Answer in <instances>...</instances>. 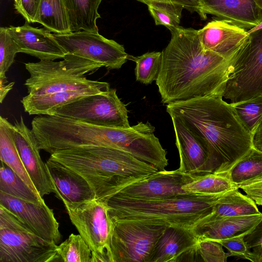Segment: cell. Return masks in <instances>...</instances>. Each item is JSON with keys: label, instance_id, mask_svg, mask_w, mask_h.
Wrapping results in <instances>:
<instances>
[{"label": "cell", "instance_id": "cell-19", "mask_svg": "<svg viewBox=\"0 0 262 262\" xmlns=\"http://www.w3.org/2000/svg\"><path fill=\"white\" fill-rule=\"evenodd\" d=\"M7 29L20 53L40 60L63 59L68 54L46 29L33 27L27 21L22 26H10Z\"/></svg>", "mask_w": 262, "mask_h": 262}, {"label": "cell", "instance_id": "cell-6", "mask_svg": "<svg viewBox=\"0 0 262 262\" xmlns=\"http://www.w3.org/2000/svg\"><path fill=\"white\" fill-rule=\"evenodd\" d=\"M57 248L0 205V262L60 261Z\"/></svg>", "mask_w": 262, "mask_h": 262}, {"label": "cell", "instance_id": "cell-41", "mask_svg": "<svg viewBox=\"0 0 262 262\" xmlns=\"http://www.w3.org/2000/svg\"><path fill=\"white\" fill-rule=\"evenodd\" d=\"M14 82H9L6 75L0 76V101L2 103L8 93L12 89Z\"/></svg>", "mask_w": 262, "mask_h": 262}, {"label": "cell", "instance_id": "cell-7", "mask_svg": "<svg viewBox=\"0 0 262 262\" xmlns=\"http://www.w3.org/2000/svg\"><path fill=\"white\" fill-rule=\"evenodd\" d=\"M262 96V29L249 34L233 61L223 97L235 103Z\"/></svg>", "mask_w": 262, "mask_h": 262}, {"label": "cell", "instance_id": "cell-39", "mask_svg": "<svg viewBox=\"0 0 262 262\" xmlns=\"http://www.w3.org/2000/svg\"><path fill=\"white\" fill-rule=\"evenodd\" d=\"M146 4L151 1H163L171 2L183 7L184 9L193 13L196 12L202 18V15L200 7V0H136Z\"/></svg>", "mask_w": 262, "mask_h": 262}, {"label": "cell", "instance_id": "cell-36", "mask_svg": "<svg viewBox=\"0 0 262 262\" xmlns=\"http://www.w3.org/2000/svg\"><path fill=\"white\" fill-rule=\"evenodd\" d=\"M244 236H237L217 242L227 249L231 256H237L248 259L250 249L247 246L244 241Z\"/></svg>", "mask_w": 262, "mask_h": 262}, {"label": "cell", "instance_id": "cell-21", "mask_svg": "<svg viewBox=\"0 0 262 262\" xmlns=\"http://www.w3.org/2000/svg\"><path fill=\"white\" fill-rule=\"evenodd\" d=\"M111 89L110 84L97 86L72 89L42 95L28 94L20 102L24 111L30 115H49L61 106L85 96L100 93Z\"/></svg>", "mask_w": 262, "mask_h": 262}, {"label": "cell", "instance_id": "cell-24", "mask_svg": "<svg viewBox=\"0 0 262 262\" xmlns=\"http://www.w3.org/2000/svg\"><path fill=\"white\" fill-rule=\"evenodd\" d=\"M102 0H63L72 32L84 30L98 33L96 20L100 18L98 9Z\"/></svg>", "mask_w": 262, "mask_h": 262}, {"label": "cell", "instance_id": "cell-8", "mask_svg": "<svg viewBox=\"0 0 262 262\" xmlns=\"http://www.w3.org/2000/svg\"><path fill=\"white\" fill-rule=\"evenodd\" d=\"M64 206L71 222L92 252V262H112L110 243L114 223L107 204L95 199Z\"/></svg>", "mask_w": 262, "mask_h": 262}, {"label": "cell", "instance_id": "cell-11", "mask_svg": "<svg viewBox=\"0 0 262 262\" xmlns=\"http://www.w3.org/2000/svg\"><path fill=\"white\" fill-rule=\"evenodd\" d=\"M53 35L68 53L89 59L108 70L120 69L128 59L123 45L98 33L82 30Z\"/></svg>", "mask_w": 262, "mask_h": 262}, {"label": "cell", "instance_id": "cell-33", "mask_svg": "<svg viewBox=\"0 0 262 262\" xmlns=\"http://www.w3.org/2000/svg\"><path fill=\"white\" fill-rule=\"evenodd\" d=\"M162 53L149 52L139 56H128V59L136 62L135 74L136 80L144 84L156 81L160 70Z\"/></svg>", "mask_w": 262, "mask_h": 262}, {"label": "cell", "instance_id": "cell-3", "mask_svg": "<svg viewBox=\"0 0 262 262\" xmlns=\"http://www.w3.org/2000/svg\"><path fill=\"white\" fill-rule=\"evenodd\" d=\"M49 158L83 177L96 199L104 202L124 187L158 171L127 152L108 146L71 147L54 151Z\"/></svg>", "mask_w": 262, "mask_h": 262}, {"label": "cell", "instance_id": "cell-14", "mask_svg": "<svg viewBox=\"0 0 262 262\" xmlns=\"http://www.w3.org/2000/svg\"><path fill=\"white\" fill-rule=\"evenodd\" d=\"M191 176L176 169L157 172L122 188L114 195L127 199L145 200L188 194L182 186L190 181Z\"/></svg>", "mask_w": 262, "mask_h": 262}, {"label": "cell", "instance_id": "cell-34", "mask_svg": "<svg viewBox=\"0 0 262 262\" xmlns=\"http://www.w3.org/2000/svg\"><path fill=\"white\" fill-rule=\"evenodd\" d=\"M19 48L9 33L7 27L0 28V76L6 73L13 63Z\"/></svg>", "mask_w": 262, "mask_h": 262}, {"label": "cell", "instance_id": "cell-12", "mask_svg": "<svg viewBox=\"0 0 262 262\" xmlns=\"http://www.w3.org/2000/svg\"><path fill=\"white\" fill-rule=\"evenodd\" d=\"M0 205L13 213L27 227L46 241L58 244L61 235L53 210L45 202L34 203L0 191Z\"/></svg>", "mask_w": 262, "mask_h": 262}, {"label": "cell", "instance_id": "cell-25", "mask_svg": "<svg viewBox=\"0 0 262 262\" xmlns=\"http://www.w3.org/2000/svg\"><path fill=\"white\" fill-rule=\"evenodd\" d=\"M0 156L1 161L9 166L37 195L40 196L17 151L13 137V125L2 116L0 117Z\"/></svg>", "mask_w": 262, "mask_h": 262}, {"label": "cell", "instance_id": "cell-22", "mask_svg": "<svg viewBox=\"0 0 262 262\" xmlns=\"http://www.w3.org/2000/svg\"><path fill=\"white\" fill-rule=\"evenodd\" d=\"M262 218L259 214L233 216L196 225L192 228L199 239L218 241L235 236L246 235Z\"/></svg>", "mask_w": 262, "mask_h": 262}, {"label": "cell", "instance_id": "cell-23", "mask_svg": "<svg viewBox=\"0 0 262 262\" xmlns=\"http://www.w3.org/2000/svg\"><path fill=\"white\" fill-rule=\"evenodd\" d=\"M260 213L254 201L236 188L223 194L215 203L212 213L197 225L229 217Z\"/></svg>", "mask_w": 262, "mask_h": 262}, {"label": "cell", "instance_id": "cell-27", "mask_svg": "<svg viewBox=\"0 0 262 262\" xmlns=\"http://www.w3.org/2000/svg\"><path fill=\"white\" fill-rule=\"evenodd\" d=\"M222 175L227 177L237 187L261 179L262 151L252 146L228 171Z\"/></svg>", "mask_w": 262, "mask_h": 262}, {"label": "cell", "instance_id": "cell-9", "mask_svg": "<svg viewBox=\"0 0 262 262\" xmlns=\"http://www.w3.org/2000/svg\"><path fill=\"white\" fill-rule=\"evenodd\" d=\"M126 105L116 89L85 96L52 111L49 115L71 118L90 124L111 128H128Z\"/></svg>", "mask_w": 262, "mask_h": 262}, {"label": "cell", "instance_id": "cell-32", "mask_svg": "<svg viewBox=\"0 0 262 262\" xmlns=\"http://www.w3.org/2000/svg\"><path fill=\"white\" fill-rule=\"evenodd\" d=\"M146 5L156 25L164 26L169 30L179 26L182 6L163 1H151Z\"/></svg>", "mask_w": 262, "mask_h": 262}, {"label": "cell", "instance_id": "cell-43", "mask_svg": "<svg viewBox=\"0 0 262 262\" xmlns=\"http://www.w3.org/2000/svg\"><path fill=\"white\" fill-rule=\"evenodd\" d=\"M252 145L254 148L262 151V129L253 136Z\"/></svg>", "mask_w": 262, "mask_h": 262}, {"label": "cell", "instance_id": "cell-46", "mask_svg": "<svg viewBox=\"0 0 262 262\" xmlns=\"http://www.w3.org/2000/svg\"><path fill=\"white\" fill-rule=\"evenodd\" d=\"M20 0H14V7L17 6L19 5Z\"/></svg>", "mask_w": 262, "mask_h": 262}, {"label": "cell", "instance_id": "cell-5", "mask_svg": "<svg viewBox=\"0 0 262 262\" xmlns=\"http://www.w3.org/2000/svg\"><path fill=\"white\" fill-rule=\"evenodd\" d=\"M30 77L24 83L28 94L42 95L63 91L103 85V81L87 79L85 75L102 67L94 61L67 54L60 61L40 60L25 63Z\"/></svg>", "mask_w": 262, "mask_h": 262}, {"label": "cell", "instance_id": "cell-37", "mask_svg": "<svg viewBox=\"0 0 262 262\" xmlns=\"http://www.w3.org/2000/svg\"><path fill=\"white\" fill-rule=\"evenodd\" d=\"M41 0H20L19 5L15 7L28 23H34Z\"/></svg>", "mask_w": 262, "mask_h": 262}, {"label": "cell", "instance_id": "cell-17", "mask_svg": "<svg viewBox=\"0 0 262 262\" xmlns=\"http://www.w3.org/2000/svg\"><path fill=\"white\" fill-rule=\"evenodd\" d=\"M248 30L225 20L214 19L198 30L203 48L224 57L236 55L247 40Z\"/></svg>", "mask_w": 262, "mask_h": 262}, {"label": "cell", "instance_id": "cell-10", "mask_svg": "<svg viewBox=\"0 0 262 262\" xmlns=\"http://www.w3.org/2000/svg\"><path fill=\"white\" fill-rule=\"evenodd\" d=\"M112 262H149L154 248L167 227L130 221H113Z\"/></svg>", "mask_w": 262, "mask_h": 262}, {"label": "cell", "instance_id": "cell-42", "mask_svg": "<svg viewBox=\"0 0 262 262\" xmlns=\"http://www.w3.org/2000/svg\"><path fill=\"white\" fill-rule=\"evenodd\" d=\"M249 253L248 260L253 262H262V244L252 248Z\"/></svg>", "mask_w": 262, "mask_h": 262}, {"label": "cell", "instance_id": "cell-30", "mask_svg": "<svg viewBox=\"0 0 262 262\" xmlns=\"http://www.w3.org/2000/svg\"><path fill=\"white\" fill-rule=\"evenodd\" d=\"M60 261L92 262V252L80 234H71L57 248Z\"/></svg>", "mask_w": 262, "mask_h": 262}, {"label": "cell", "instance_id": "cell-16", "mask_svg": "<svg viewBox=\"0 0 262 262\" xmlns=\"http://www.w3.org/2000/svg\"><path fill=\"white\" fill-rule=\"evenodd\" d=\"M199 241L192 228L167 227L155 245L149 262L198 261Z\"/></svg>", "mask_w": 262, "mask_h": 262}, {"label": "cell", "instance_id": "cell-31", "mask_svg": "<svg viewBox=\"0 0 262 262\" xmlns=\"http://www.w3.org/2000/svg\"><path fill=\"white\" fill-rule=\"evenodd\" d=\"M230 104L252 137L262 129V96Z\"/></svg>", "mask_w": 262, "mask_h": 262}, {"label": "cell", "instance_id": "cell-28", "mask_svg": "<svg viewBox=\"0 0 262 262\" xmlns=\"http://www.w3.org/2000/svg\"><path fill=\"white\" fill-rule=\"evenodd\" d=\"M238 188L227 177L214 173L192 176L189 182L182 186L188 194L195 195H217Z\"/></svg>", "mask_w": 262, "mask_h": 262}, {"label": "cell", "instance_id": "cell-15", "mask_svg": "<svg viewBox=\"0 0 262 262\" xmlns=\"http://www.w3.org/2000/svg\"><path fill=\"white\" fill-rule=\"evenodd\" d=\"M170 117L179 154L178 170L193 177L213 173L210 154L206 147L182 121L174 116Z\"/></svg>", "mask_w": 262, "mask_h": 262}, {"label": "cell", "instance_id": "cell-18", "mask_svg": "<svg viewBox=\"0 0 262 262\" xmlns=\"http://www.w3.org/2000/svg\"><path fill=\"white\" fill-rule=\"evenodd\" d=\"M200 7L202 20L211 14L246 30L262 21V8L255 0H200Z\"/></svg>", "mask_w": 262, "mask_h": 262}, {"label": "cell", "instance_id": "cell-13", "mask_svg": "<svg viewBox=\"0 0 262 262\" xmlns=\"http://www.w3.org/2000/svg\"><path fill=\"white\" fill-rule=\"evenodd\" d=\"M14 142L23 164L39 195L55 193V187L46 164L39 154L37 140L22 116L13 124Z\"/></svg>", "mask_w": 262, "mask_h": 262}, {"label": "cell", "instance_id": "cell-4", "mask_svg": "<svg viewBox=\"0 0 262 262\" xmlns=\"http://www.w3.org/2000/svg\"><path fill=\"white\" fill-rule=\"evenodd\" d=\"M223 194H186L145 200L113 195L105 203L113 221H130L167 227L192 229L212 213L215 203Z\"/></svg>", "mask_w": 262, "mask_h": 262}, {"label": "cell", "instance_id": "cell-44", "mask_svg": "<svg viewBox=\"0 0 262 262\" xmlns=\"http://www.w3.org/2000/svg\"><path fill=\"white\" fill-rule=\"evenodd\" d=\"M260 29H262V21L260 22L258 25H257L255 27L248 30L247 32H248V33L249 34V33H251L254 31L260 30Z\"/></svg>", "mask_w": 262, "mask_h": 262}, {"label": "cell", "instance_id": "cell-40", "mask_svg": "<svg viewBox=\"0 0 262 262\" xmlns=\"http://www.w3.org/2000/svg\"><path fill=\"white\" fill-rule=\"evenodd\" d=\"M247 247H253L262 244V218L253 229L244 236Z\"/></svg>", "mask_w": 262, "mask_h": 262}, {"label": "cell", "instance_id": "cell-26", "mask_svg": "<svg viewBox=\"0 0 262 262\" xmlns=\"http://www.w3.org/2000/svg\"><path fill=\"white\" fill-rule=\"evenodd\" d=\"M34 23L56 34L72 32L63 0H41Z\"/></svg>", "mask_w": 262, "mask_h": 262}, {"label": "cell", "instance_id": "cell-29", "mask_svg": "<svg viewBox=\"0 0 262 262\" xmlns=\"http://www.w3.org/2000/svg\"><path fill=\"white\" fill-rule=\"evenodd\" d=\"M1 161L0 191L31 202L38 203L44 201L42 197L37 195L9 166Z\"/></svg>", "mask_w": 262, "mask_h": 262}, {"label": "cell", "instance_id": "cell-35", "mask_svg": "<svg viewBox=\"0 0 262 262\" xmlns=\"http://www.w3.org/2000/svg\"><path fill=\"white\" fill-rule=\"evenodd\" d=\"M198 258L205 262H226L231 256L225 252L223 246L218 242L208 239H199L196 247Z\"/></svg>", "mask_w": 262, "mask_h": 262}, {"label": "cell", "instance_id": "cell-45", "mask_svg": "<svg viewBox=\"0 0 262 262\" xmlns=\"http://www.w3.org/2000/svg\"><path fill=\"white\" fill-rule=\"evenodd\" d=\"M255 1L258 4L259 7L262 8V0H255Z\"/></svg>", "mask_w": 262, "mask_h": 262}, {"label": "cell", "instance_id": "cell-38", "mask_svg": "<svg viewBox=\"0 0 262 262\" xmlns=\"http://www.w3.org/2000/svg\"><path fill=\"white\" fill-rule=\"evenodd\" d=\"M247 195L257 205L262 206V179L239 185Z\"/></svg>", "mask_w": 262, "mask_h": 262}, {"label": "cell", "instance_id": "cell-20", "mask_svg": "<svg viewBox=\"0 0 262 262\" xmlns=\"http://www.w3.org/2000/svg\"><path fill=\"white\" fill-rule=\"evenodd\" d=\"M46 164L55 187L56 196L64 204H79L96 199L93 189L81 175L50 158Z\"/></svg>", "mask_w": 262, "mask_h": 262}, {"label": "cell", "instance_id": "cell-1", "mask_svg": "<svg viewBox=\"0 0 262 262\" xmlns=\"http://www.w3.org/2000/svg\"><path fill=\"white\" fill-rule=\"evenodd\" d=\"M161 52L156 83L164 104L208 96L223 97L233 61L205 50L198 30L178 26Z\"/></svg>", "mask_w": 262, "mask_h": 262}, {"label": "cell", "instance_id": "cell-2", "mask_svg": "<svg viewBox=\"0 0 262 262\" xmlns=\"http://www.w3.org/2000/svg\"><path fill=\"white\" fill-rule=\"evenodd\" d=\"M206 147L213 173L222 174L253 146L252 136L233 106L222 97H201L166 105Z\"/></svg>", "mask_w": 262, "mask_h": 262}]
</instances>
